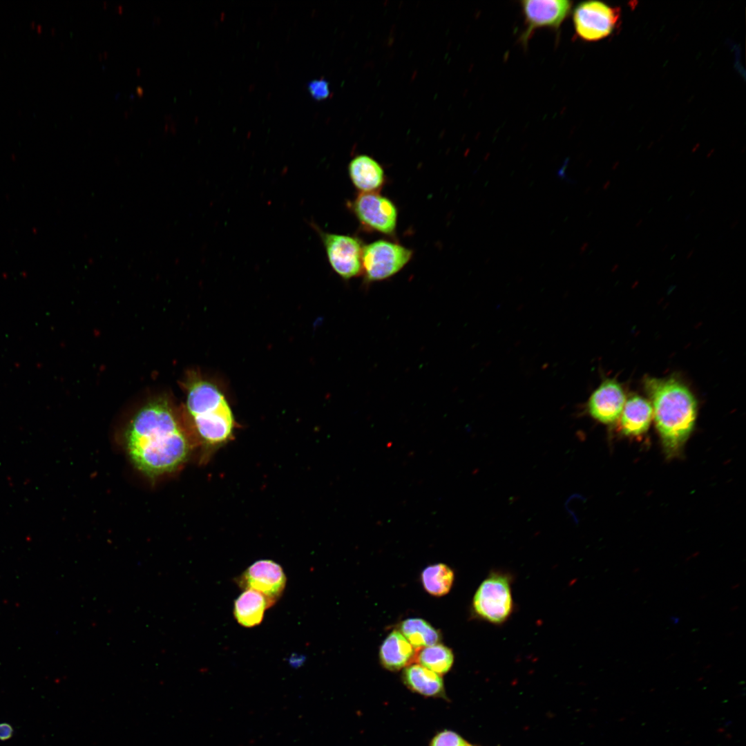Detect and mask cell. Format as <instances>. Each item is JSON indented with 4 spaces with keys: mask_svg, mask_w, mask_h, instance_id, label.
Returning a JSON list of instances; mask_svg holds the SVG:
<instances>
[{
    "mask_svg": "<svg viewBox=\"0 0 746 746\" xmlns=\"http://www.w3.org/2000/svg\"><path fill=\"white\" fill-rule=\"evenodd\" d=\"M468 746H472V745H470V744H469V745H468Z\"/></svg>",
    "mask_w": 746,
    "mask_h": 746,
    "instance_id": "obj_30",
    "label": "cell"
},
{
    "mask_svg": "<svg viewBox=\"0 0 746 746\" xmlns=\"http://www.w3.org/2000/svg\"><path fill=\"white\" fill-rule=\"evenodd\" d=\"M412 254L411 249L385 240L363 246L362 271L366 281H379L394 276L408 264Z\"/></svg>",
    "mask_w": 746,
    "mask_h": 746,
    "instance_id": "obj_5",
    "label": "cell"
},
{
    "mask_svg": "<svg viewBox=\"0 0 746 746\" xmlns=\"http://www.w3.org/2000/svg\"><path fill=\"white\" fill-rule=\"evenodd\" d=\"M694 251H695L694 249H692L691 251H689V253L687 254V256H686V258L687 260L689 259L693 256Z\"/></svg>",
    "mask_w": 746,
    "mask_h": 746,
    "instance_id": "obj_23",
    "label": "cell"
},
{
    "mask_svg": "<svg viewBox=\"0 0 746 746\" xmlns=\"http://www.w3.org/2000/svg\"><path fill=\"white\" fill-rule=\"evenodd\" d=\"M610 184H611V181L610 180L606 181L605 182V184H604V186H603V189L606 190L609 187Z\"/></svg>",
    "mask_w": 746,
    "mask_h": 746,
    "instance_id": "obj_25",
    "label": "cell"
},
{
    "mask_svg": "<svg viewBox=\"0 0 746 746\" xmlns=\"http://www.w3.org/2000/svg\"><path fill=\"white\" fill-rule=\"evenodd\" d=\"M645 388L665 453L678 455L694 426L696 402L690 390L673 379L648 378Z\"/></svg>",
    "mask_w": 746,
    "mask_h": 746,
    "instance_id": "obj_3",
    "label": "cell"
},
{
    "mask_svg": "<svg viewBox=\"0 0 746 746\" xmlns=\"http://www.w3.org/2000/svg\"><path fill=\"white\" fill-rule=\"evenodd\" d=\"M236 581L242 589L262 593L273 605L282 595L287 579L278 564L270 560H261L249 566Z\"/></svg>",
    "mask_w": 746,
    "mask_h": 746,
    "instance_id": "obj_10",
    "label": "cell"
},
{
    "mask_svg": "<svg viewBox=\"0 0 746 746\" xmlns=\"http://www.w3.org/2000/svg\"><path fill=\"white\" fill-rule=\"evenodd\" d=\"M667 247H668V245H665L664 247H662V251H664Z\"/></svg>",
    "mask_w": 746,
    "mask_h": 746,
    "instance_id": "obj_28",
    "label": "cell"
},
{
    "mask_svg": "<svg viewBox=\"0 0 746 746\" xmlns=\"http://www.w3.org/2000/svg\"><path fill=\"white\" fill-rule=\"evenodd\" d=\"M182 385L186 396L182 411L193 434L209 448L226 443L236 423L224 394L198 371H189Z\"/></svg>",
    "mask_w": 746,
    "mask_h": 746,
    "instance_id": "obj_2",
    "label": "cell"
},
{
    "mask_svg": "<svg viewBox=\"0 0 746 746\" xmlns=\"http://www.w3.org/2000/svg\"><path fill=\"white\" fill-rule=\"evenodd\" d=\"M271 606L262 593L247 589L236 600L233 615L239 624L253 627L261 623L265 610Z\"/></svg>",
    "mask_w": 746,
    "mask_h": 746,
    "instance_id": "obj_15",
    "label": "cell"
},
{
    "mask_svg": "<svg viewBox=\"0 0 746 746\" xmlns=\"http://www.w3.org/2000/svg\"><path fill=\"white\" fill-rule=\"evenodd\" d=\"M618 165H619V162H616V163H615V164H614V165L613 166V167H612V169H613V170H615V169H617V167L618 166Z\"/></svg>",
    "mask_w": 746,
    "mask_h": 746,
    "instance_id": "obj_27",
    "label": "cell"
},
{
    "mask_svg": "<svg viewBox=\"0 0 746 746\" xmlns=\"http://www.w3.org/2000/svg\"><path fill=\"white\" fill-rule=\"evenodd\" d=\"M415 654L414 647L399 631L395 630L383 642L379 658L385 669L397 671L414 661Z\"/></svg>",
    "mask_w": 746,
    "mask_h": 746,
    "instance_id": "obj_14",
    "label": "cell"
},
{
    "mask_svg": "<svg viewBox=\"0 0 746 746\" xmlns=\"http://www.w3.org/2000/svg\"><path fill=\"white\" fill-rule=\"evenodd\" d=\"M400 632L414 647L421 649L438 644L441 634L430 624L421 618H408L400 624Z\"/></svg>",
    "mask_w": 746,
    "mask_h": 746,
    "instance_id": "obj_17",
    "label": "cell"
},
{
    "mask_svg": "<svg viewBox=\"0 0 746 746\" xmlns=\"http://www.w3.org/2000/svg\"><path fill=\"white\" fill-rule=\"evenodd\" d=\"M404 684L411 690L426 696H441L444 692L441 677L421 664H411L403 671Z\"/></svg>",
    "mask_w": 746,
    "mask_h": 746,
    "instance_id": "obj_16",
    "label": "cell"
},
{
    "mask_svg": "<svg viewBox=\"0 0 746 746\" xmlns=\"http://www.w3.org/2000/svg\"><path fill=\"white\" fill-rule=\"evenodd\" d=\"M312 227L321 238L332 269L345 280L359 275L362 271L363 247L360 240L347 235L325 232L314 224Z\"/></svg>",
    "mask_w": 746,
    "mask_h": 746,
    "instance_id": "obj_7",
    "label": "cell"
},
{
    "mask_svg": "<svg viewBox=\"0 0 746 746\" xmlns=\"http://www.w3.org/2000/svg\"><path fill=\"white\" fill-rule=\"evenodd\" d=\"M704 210H705V209H701L700 213H698V215L700 216L701 213H702L704 212Z\"/></svg>",
    "mask_w": 746,
    "mask_h": 746,
    "instance_id": "obj_29",
    "label": "cell"
},
{
    "mask_svg": "<svg viewBox=\"0 0 746 746\" xmlns=\"http://www.w3.org/2000/svg\"><path fill=\"white\" fill-rule=\"evenodd\" d=\"M414 659L421 665L441 675L447 673L452 667L454 655L452 650L441 644H436L421 649L415 654Z\"/></svg>",
    "mask_w": 746,
    "mask_h": 746,
    "instance_id": "obj_19",
    "label": "cell"
},
{
    "mask_svg": "<svg viewBox=\"0 0 746 746\" xmlns=\"http://www.w3.org/2000/svg\"><path fill=\"white\" fill-rule=\"evenodd\" d=\"M619 19L618 8L600 1L581 2L573 11L575 35L585 41H597L609 37L618 26Z\"/></svg>",
    "mask_w": 746,
    "mask_h": 746,
    "instance_id": "obj_6",
    "label": "cell"
},
{
    "mask_svg": "<svg viewBox=\"0 0 746 746\" xmlns=\"http://www.w3.org/2000/svg\"><path fill=\"white\" fill-rule=\"evenodd\" d=\"M511 577L501 571H491L477 588L472 609L481 620L494 624L505 622L513 611Z\"/></svg>",
    "mask_w": 746,
    "mask_h": 746,
    "instance_id": "obj_4",
    "label": "cell"
},
{
    "mask_svg": "<svg viewBox=\"0 0 746 746\" xmlns=\"http://www.w3.org/2000/svg\"><path fill=\"white\" fill-rule=\"evenodd\" d=\"M525 29L520 41L525 46L535 30L546 28L557 31L569 15L573 2L568 0H524L520 1Z\"/></svg>",
    "mask_w": 746,
    "mask_h": 746,
    "instance_id": "obj_9",
    "label": "cell"
},
{
    "mask_svg": "<svg viewBox=\"0 0 746 746\" xmlns=\"http://www.w3.org/2000/svg\"><path fill=\"white\" fill-rule=\"evenodd\" d=\"M421 579L425 590L434 596L447 594L454 582V572L444 564H436L426 567Z\"/></svg>",
    "mask_w": 746,
    "mask_h": 746,
    "instance_id": "obj_18",
    "label": "cell"
},
{
    "mask_svg": "<svg viewBox=\"0 0 746 746\" xmlns=\"http://www.w3.org/2000/svg\"><path fill=\"white\" fill-rule=\"evenodd\" d=\"M351 208L364 227L385 235L394 233L398 211L389 198L377 192L360 193L352 201Z\"/></svg>",
    "mask_w": 746,
    "mask_h": 746,
    "instance_id": "obj_8",
    "label": "cell"
},
{
    "mask_svg": "<svg viewBox=\"0 0 746 746\" xmlns=\"http://www.w3.org/2000/svg\"><path fill=\"white\" fill-rule=\"evenodd\" d=\"M350 178L361 193L376 192L385 182L381 164L367 155L354 157L348 164Z\"/></svg>",
    "mask_w": 746,
    "mask_h": 746,
    "instance_id": "obj_12",
    "label": "cell"
},
{
    "mask_svg": "<svg viewBox=\"0 0 746 746\" xmlns=\"http://www.w3.org/2000/svg\"><path fill=\"white\" fill-rule=\"evenodd\" d=\"M738 223V219H736L735 220H734L733 222L731 224V229H734L737 226Z\"/></svg>",
    "mask_w": 746,
    "mask_h": 746,
    "instance_id": "obj_24",
    "label": "cell"
},
{
    "mask_svg": "<svg viewBox=\"0 0 746 746\" xmlns=\"http://www.w3.org/2000/svg\"><path fill=\"white\" fill-rule=\"evenodd\" d=\"M13 729L9 724L1 723L0 724V740H6L9 739L12 735Z\"/></svg>",
    "mask_w": 746,
    "mask_h": 746,
    "instance_id": "obj_22",
    "label": "cell"
},
{
    "mask_svg": "<svg viewBox=\"0 0 746 746\" xmlns=\"http://www.w3.org/2000/svg\"><path fill=\"white\" fill-rule=\"evenodd\" d=\"M620 428L627 436H639L649 428L653 418L651 403L639 396L626 401L620 414Z\"/></svg>",
    "mask_w": 746,
    "mask_h": 746,
    "instance_id": "obj_13",
    "label": "cell"
},
{
    "mask_svg": "<svg viewBox=\"0 0 746 746\" xmlns=\"http://www.w3.org/2000/svg\"><path fill=\"white\" fill-rule=\"evenodd\" d=\"M459 735L451 731L445 730L437 734L432 740L430 746H468Z\"/></svg>",
    "mask_w": 746,
    "mask_h": 746,
    "instance_id": "obj_20",
    "label": "cell"
},
{
    "mask_svg": "<svg viewBox=\"0 0 746 746\" xmlns=\"http://www.w3.org/2000/svg\"><path fill=\"white\" fill-rule=\"evenodd\" d=\"M307 88L311 96L316 100L325 99L330 95L329 83L323 78L309 82Z\"/></svg>",
    "mask_w": 746,
    "mask_h": 746,
    "instance_id": "obj_21",
    "label": "cell"
},
{
    "mask_svg": "<svg viewBox=\"0 0 746 746\" xmlns=\"http://www.w3.org/2000/svg\"><path fill=\"white\" fill-rule=\"evenodd\" d=\"M625 402V394L619 383L613 379H606L593 392L586 408L594 419L610 424L618 419Z\"/></svg>",
    "mask_w": 746,
    "mask_h": 746,
    "instance_id": "obj_11",
    "label": "cell"
},
{
    "mask_svg": "<svg viewBox=\"0 0 746 746\" xmlns=\"http://www.w3.org/2000/svg\"><path fill=\"white\" fill-rule=\"evenodd\" d=\"M194 435L171 400L160 396L146 402L134 414L124 433L127 453L133 465L154 478L178 469L187 459Z\"/></svg>",
    "mask_w": 746,
    "mask_h": 746,
    "instance_id": "obj_1",
    "label": "cell"
},
{
    "mask_svg": "<svg viewBox=\"0 0 746 746\" xmlns=\"http://www.w3.org/2000/svg\"><path fill=\"white\" fill-rule=\"evenodd\" d=\"M642 222H643V220H642V219H640V220H638V221L637 222V223L635 224V227H640V225H641V224H642Z\"/></svg>",
    "mask_w": 746,
    "mask_h": 746,
    "instance_id": "obj_26",
    "label": "cell"
}]
</instances>
